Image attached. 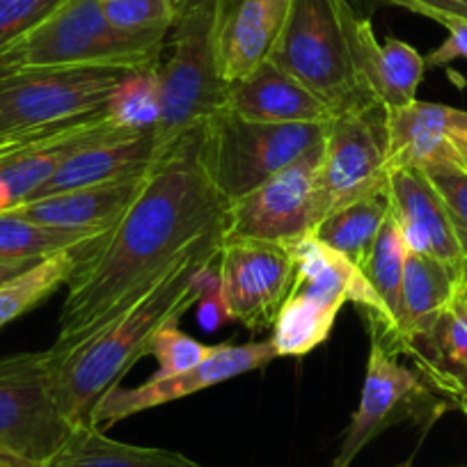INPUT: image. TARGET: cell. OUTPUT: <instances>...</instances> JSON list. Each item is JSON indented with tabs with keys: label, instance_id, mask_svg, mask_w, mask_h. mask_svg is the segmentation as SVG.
I'll list each match as a JSON object with an SVG mask.
<instances>
[{
	"label": "cell",
	"instance_id": "obj_28",
	"mask_svg": "<svg viewBox=\"0 0 467 467\" xmlns=\"http://www.w3.org/2000/svg\"><path fill=\"white\" fill-rule=\"evenodd\" d=\"M112 229V227H110ZM108 229V232H110ZM67 232L57 227L30 223L15 213H0V262L3 264H37L62 250L78 248L89 241L101 239L103 234Z\"/></svg>",
	"mask_w": 467,
	"mask_h": 467
},
{
	"label": "cell",
	"instance_id": "obj_12",
	"mask_svg": "<svg viewBox=\"0 0 467 467\" xmlns=\"http://www.w3.org/2000/svg\"><path fill=\"white\" fill-rule=\"evenodd\" d=\"M389 145V112L380 103L332 115L321 159L332 209L388 183Z\"/></svg>",
	"mask_w": 467,
	"mask_h": 467
},
{
	"label": "cell",
	"instance_id": "obj_34",
	"mask_svg": "<svg viewBox=\"0 0 467 467\" xmlns=\"http://www.w3.org/2000/svg\"><path fill=\"white\" fill-rule=\"evenodd\" d=\"M60 0H0V47L47 16Z\"/></svg>",
	"mask_w": 467,
	"mask_h": 467
},
{
	"label": "cell",
	"instance_id": "obj_35",
	"mask_svg": "<svg viewBox=\"0 0 467 467\" xmlns=\"http://www.w3.org/2000/svg\"><path fill=\"white\" fill-rule=\"evenodd\" d=\"M426 19L435 21L447 30V39L440 44L438 48L426 56V69H435V67H447L453 60H467V19H458L451 15H440V12H431Z\"/></svg>",
	"mask_w": 467,
	"mask_h": 467
},
{
	"label": "cell",
	"instance_id": "obj_22",
	"mask_svg": "<svg viewBox=\"0 0 467 467\" xmlns=\"http://www.w3.org/2000/svg\"><path fill=\"white\" fill-rule=\"evenodd\" d=\"M122 131H127V129L117 127L112 122L110 112L106 110L88 127L62 138V140L26 151V154L15 156L10 161H3L0 163V213L28 202L33 192H37L71 154Z\"/></svg>",
	"mask_w": 467,
	"mask_h": 467
},
{
	"label": "cell",
	"instance_id": "obj_17",
	"mask_svg": "<svg viewBox=\"0 0 467 467\" xmlns=\"http://www.w3.org/2000/svg\"><path fill=\"white\" fill-rule=\"evenodd\" d=\"M348 30L358 71L371 97L388 108V112L417 101V89L426 74V57L403 39L388 37L380 44L369 16L353 5L348 10Z\"/></svg>",
	"mask_w": 467,
	"mask_h": 467
},
{
	"label": "cell",
	"instance_id": "obj_9",
	"mask_svg": "<svg viewBox=\"0 0 467 467\" xmlns=\"http://www.w3.org/2000/svg\"><path fill=\"white\" fill-rule=\"evenodd\" d=\"M129 71H0V136L76 122L108 110L112 89Z\"/></svg>",
	"mask_w": 467,
	"mask_h": 467
},
{
	"label": "cell",
	"instance_id": "obj_30",
	"mask_svg": "<svg viewBox=\"0 0 467 467\" xmlns=\"http://www.w3.org/2000/svg\"><path fill=\"white\" fill-rule=\"evenodd\" d=\"M108 112L112 122L127 131H156L161 122L159 67L124 74L117 88L112 89Z\"/></svg>",
	"mask_w": 467,
	"mask_h": 467
},
{
	"label": "cell",
	"instance_id": "obj_38",
	"mask_svg": "<svg viewBox=\"0 0 467 467\" xmlns=\"http://www.w3.org/2000/svg\"><path fill=\"white\" fill-rule=\"evenodd\" d=\"M30 266H35V264H3L0 262V285L7 280H12V277L19 275V273L28 271Z\"/></svg>",
	"mask_w": 467,
	"mask_h": 467
},
{
	"label": "cell",
	"instance_id": "obj_18",
	"mask_svg": "<svg viewBox=\"0 0 467 467\" xmlns=\"http://www.w3.org/2000/svg\"><path fill=\"white\" fill-rule=\"evenodd\" d=\"M294 0H223L218 16V67L224 83L268 60L285 30Z\"/></svg>",
	"mask_w": 467,
	"mask_h": 467
},
{
	"label": "cell",
	"instance_id": "obj_37",
	"mask_svg": "<svg viewBox=\"0 0 467 467\" xmlns=\"http://www.w3.org/2000/svg\"><path fill=\"white\" fill-rule=\"evenodd\" d=\"M0 467H44V462L30 461V458L16 456V453L0 451Z\"/></svg>",
	"mask_w": 467,
	"mask_h": 467
},
{
	"label": "cell",
	"instance_id": "obj_27",
	"mask_svg": "<svg viewBox=\"0 0 467 467\" xmlns=\"http://www.w3.org/2000/svg\"><path fill=\"white\" fill-rule=\"evenodd\" d=\"M103 239H106V234H103L101 239L89 241V244L78 245V248H69L51 254V257L30 266L28 271L3 282L0 285V327H5L7 323L24 317L35 305L47 300L62 285H67L76 268H78V264L89 253H94Z\"/></svg>",
	"mask_w": 467,
	"mask_h": 467
},
{
	"label": "cell",
	"instance_id": "obj_25",
	"mask_svg": "<svg viewBox=\"0 0 467 467\" xmlns=\"http://www.w3.org/2000/svg\"><path fill=\"white\" fill-rule=\"evenodd\" d=\"M462 277L451 268L424 254L408 253L401 286V321L399 330L403 337V353L412 335L424 332L444 309L451 305Z\"/></svg>",
	"mask_w": 467,
	"mask_h": 467
},
{
	"label": "cell",
	"instance_id": "obj_43",
	"mask_svg": "<svg viewBox=\"0 0 467 467\" xmlns=\"http://www.w3.org/2000/svg\"><path fill=\"white\" fill-rule=\"evenodd\" d=\"M401 467H410V465H401Z\"/></svg>",
	"mask_w": 467,
	"mask_h": 467
},
{
	"label": "cell",
	"instance_id": "obj_10",
	"mask_svg": "<svg viewBox=\"0 0 467 467\" xmlns=\"http://www.w3.org/2000/svg\"><path fill=\"white\" fill-rule=\"evenodd\" d=\"M71 429L51 394L47 350L0 358V451L44 462Z\"/></svg>",
	"mask_w": 467,
	"mask_h": 467
},
{
	"label": "cell",
	"instance_id": "obj_19",
	"mask_svg": "<svg viewBox=\"0 0 467 467\" xmlns=\"http://www.w3.org/2000/svg\"><path fill=\"white\" fill-rule=\"evenodd\" d=\"M223 108L268 124H326L332 119L330 108L273 60H264L248 76L232 80Z\"/></svg>",
	"mask_w": 467,
	"mask_h": 467
},
{
	"label": "cell",
	"instance_id": "obj_7",
	"mask_svg": "<svg viewBox=\"0 0 467 467\" xmlns=\"http://www.w3.org/2000/svg\"><path fill=\"white\" fill-rule=\"evenodd\" d=\"M326 124H268L218 108L200 124V154L227 202L248 195L326 140Z\"/></svg>",
	"mask_w": 467,
	"mask_h": 467
},
{
	"label": "cell",
	"instance_id": "obj_11",
	"mask_svg": "<svg viewBox=\"0 0 467 467\" xmlns=\"http://www.w3.org/2000/svg\"><path fill=\"white\" fill-rule=\"evenodd\" d=\"M296 275L294 245L254 239H223L215 277L229 321L248 330H266L275 323Z\"/></svg>",
	"mask_w": 467,
	"mask_h": 467
},
{
	"label": "cell",
	"instance_id": "obj_5",
	"mask_svg": "<svg viewBox=\"0 0 467 467\" xmlns=\"http://www.w3.org/2000/svg\"><path fill=\"white\" fill-rule=\"evenodd\" d=\"M172 48L159 65L161 122L154 131L156 161L206 117L224 106L227 85L220 76L218 16L223 0H174ZM154 161V163H156Z\"/></svg>",
	"mask_w": 467,
	"mask_h": 467
},
{
	"label": "cell",
	"instance_id": "obj_2",
	"mask_svg": "<svg viewBox=\"0 0 467 467\" xmlns=\"http://www.w3.org/2000/svg\"><path fill=\"white\" fill-rule=\"evenodd\" d=\"M223 229H211L138 303L78 346L60 356H51L47 348L51 394L71 426L88 424L99 399L117 388L127 371L150 353L156 332L197 307L218 259Z\"/></svg>",
	"mask_w": 467,
	"mask_h": 467
},
{
	"label": "cell",
	"instance_id": "obj_20",
	"mask_svg": "<svg viewBox=\"0 0 467 467\" xmlns=\"http://www.w3.org/2000/svg\"><path fill=\"white\" fill-rule=\"evenodd\" d=\"M145 177L147 174L122 179V182L56 192V195L24 202V204L15 206L7 213L21 215V218L44 224V227L67 229V232H108V229L119 223V218L133 204L142 183H145Z\"/></svg>",
	"mask_w": 467,
	"mask_h": 467
},
{
	"label": "cell",
	"instance_id": "obj_13",
	"mask_svg": "<svg viewBox=\"0 0 467 467\" xmlns=\"http://www.w3.org/2000/svg\"><path fill=\"white\" fill-rule=\"evenodd\" d=\"M280 358L275 344L266 341H250V344H218L204 362L182 374L168 376V379H154L138 388H122L117 385L110 392L99 399L97 406L89 412L88 424L99 431H108L122 420L138 415V412L151 410V408L165 406V403L179 401L183 397L202 392L213 385L227 383L232 379L250 374L268 367Z\"/></svg>",
	"mask_w": 467,
	"mask_h": 467
},
{
	"label": "cell",
	"instance_id": "obj_36",
	"mask_svg": "<svg viewBox=\"0 0 467 467\" xmlns=\"http://www.w3.org/2000/svg\"><path fill=\"white\" fill-rule=\"evenodd\" d=\"M358 3L367 12H374L379 7H401V10H408L420 16L440 12V15L467 19V0H358Z\"/></svg>",
	"mask_w": 467,
	"mask_h": 467
},
{
	"label": "cell",
	"instance_id": "obj_1",
	"mask_svg": "<svg viewBox=\"0 0 467 467\" xmlns=\"http://www.w3.org/2000/svg\"><path fill=\"white\" fill-rule=\"evenodd\" d=\"M227 204L200 154V127L183 133L147 172L140 192L67 282L51 356L88 339L142 298L211 229Z\"/></svg>",
	"mask_w": 467,
	"mask_h": 467
},
{
	"label": "cell",
	"instance_id": "obj_40",
	"mask_svg": "<svg viewBox=\"0 0 467 467\" xmlns=\"http://www.w3.org/2000/svg\"><path fill=\"white\" fill-rule=\"evenodd\" d=\"M453 403H456V406L461 408V410L467 415V389H465V392L456 394V397H453Z\"/></svg>",
	"mask_w": 467,
	"mask_h": 467
},
{
	"label": "cell",
	"instance_id": "obj_29",
	"mask_svg": "<svg viewBox=\"0 0 467 467\" xmlns=\"http://www.w3.org/2000/svg\"><path fill=\"white\" fill-rule=\"evenodd\" d=\"M408 248L403 244V236L394 223L392 213L388 215L385 224L380 227L379 239L374 248L367 254L365 264L360 266L362 275L371 285L374 294L379 296L380 303L394 318V323L401 321V286H403V268H406ZM401 335V330H399ZM403 339V337H401Z\"/></svg>",
	"mask_w": 467,
	"mask_h": 467
},
{
	"label": "cell",
	"instance_id": "obj_33",
	"mask_svg": "<svg viewBox=\"0 0 467 467\" xmlns=\"http://www.w3.org/2000/svg\"><path fill=\"white\" fill-rule=\"evenodd\" d=\"M421 170L442 197L456 239L467 259V170L461 163H433Z\"/></svg>",
	"mask_w": 467,
	"mask_h": 467
},
{
	"label": "cell",
	"instance_id": "obj_42",
	"mask_svg": "<svg viewBox=\"0 0 467 467\" xmlns=\"http://www.w3.org/2000/svg\"><path fill=\"white\" fill-rule=\"evenodd\" d=\"M462 168H465V170H467V161H465V163H462Z\"/></svg>",
	"mask_w": 467,
	"mask_h": 467
},
{
	"label": "cell",
	"instance_id": "obj_16",
	"mask_svg": "<svg viewBox=\"0 0 467 467\" xmlns=\"http://www.w3.org/2000/svg\"><path fill=\"white\" fill-rule=\"evenodd\" d=\"M389 170L467 161V110L412 101L389 112Z\"/></svg>",
	"mask_w": 467,
	"mask_h": 467
},
{
	"label": "cell",
	"instance_id": "obj_31",
	"mask_svg": "<svg viewBox=\"0 0 467 467\" xmlns=\"http://www.w3.org/2000/svg\"><path fill=\"white\" fill-rule=\"evenodd\" d=\"M108 24L127 35H170L174 0H99Z\"/></svg>",
	"mask_w": 467,
	"mask_h": 467
},
{
	"label": "cell",
	"instance_id": "obj_15",
	"mask_svg": "<svg viewBox=\"0 0 467 467\" xmlns=\"http://www.w3.org/2000/svg\"><path fill=\"white\" fill-rule=\"evenodd\" d=\"M389 213L408 253L424 254L465 277V254L442 197L421 168H392L388 174Z\"/></svg>",
	"mask_w": 467,
	"mask_h": 467
},
{
	"label": "cell",
	"instance_id": "obj_24",
	"mask_svg": "<svg viewBox=\"0 0 467 467\" xmlns=\"http://www.w3.org/2000/svg\"><path fill=\"white\" fill-rule=\"evenodd\" d=\"M44 467H206L179 451L119 442L106 431L74 426Z\"/></svg>",
	"mask_w": 467,
	"mask_h": 467
},
{
	"label": "cell",
	"instance_id": "obj_4",
	"mask_svg": "<svg viewBox=\"0 0 467 467\" xmlns=\"http://www.w3.org/2000/svg\"><path fill=\"white\" fill-rule=\"evenodd\" d=\"M168 35H127L108 24L99 0H60L26 33L0 47V71L156 69Z\"/></svg>",
	"mask_w": 467,
	"mask_h": 467
},
{
	"label": "cell",
	"instance_id": "obj_6",
	"mask_svg": "<svg viewBox=\"0 0 467 467\" xmlns=\"http://www.w3.org/2000/svg\"><path fill=\"white\" fill-rule=\"evenodd\" d=\"M348 0H294L268 60L321 99L332 115L374 106L356 65Z\"/></svg>",
	"mask_w": 467,
	"mask_h": 467
},
{
	"label": "cell",
	"instance_id": "obj_23",
	"mask_svg": "<svg viewBox=\"0 0 467 467\" xmlns=\"http://www.w3.org/2000/svg\"><path fill=\"white\" fill-rule=\"evenodd\" d=\"M420 367L426 383L453 399L467 389V312L453 296L451 305L408 339L406 353Z\"/></svg>",
	"mask_w": 467,
	"mask_h": 467
},
{
	"label": "cell",
	"instance_id": "obj_32",
	"mask_svg": "<svg viewBox=\"0 0 467 467\" xmlns=\"http://www.w3.org/2000/svg\"><path fill=\"white\" fill-rule=\"evenodd\" d=\"M177 323H168L151 339L147 356L156 358V362H159V374L154 379H168V376L192 369L213 353L215 346H206L197 341L195 337L186 335V332L179 330Z\"/></svg>",
	"mask_w": 467,
	"mask_h": 467
},
{
	"label": "cell",
	"instance_id": "obj_26",
	"mask_svg": "<svg viewBox=\"0 0 467 467\" xmlns=\"http://www.w3.org/2000/svg\"><path fill=\"white\" fill-rule=\"evenodd\" d=\"M389 215L388 183L383 188L332 209L314 229V239L335 253L344 254L358 268L379 239L380 227Z\"/></svg>",
	"mask_w": 467,
	"mask_h": 467
},
{
	"label": "cell",
	"instance_id": "obj_41",
	"mask_svg": "<svg viewBox=\"0 0 467 467\" xmlns=\"http://www.w3.org/2000/svg\"><path fill=\"white\" fill-rule=\"evenodd\" d=\"M462 282H465V285H467V262H465V277H462Z\"/></svg>",
	"mask_w": 467,
	"mask_h": 467
},
{
	"label": "cell",
	"instance_id": "obj_39",
	"mask_svg": "<svg viewBox=\"0 0 467 467\" xmlns=\"http://www.w3.org/2000/svg\"><path fill=\"white\" fill-rule=\"evenodd\" d=\"M456 300L462 305V309H465V312H467V285H465V282H462V285L458 286Z\"/></svg>",
	"mask_w": 467,
	"mask_h": 467
},
{
	"label": "cell",
	"instance_id": "obj_14",
	"mask_svg": "<svg viewBox=\"0 0 467 467\" xmlns=\"http://www.w3.org/2000/svg\"><path fill=\"white\" fill-rule=\"evenodd\" d=\"M431 401L433 399L424 376L401 365L399 356L383 348L379 341H371L360 403L350 417L330 467H350L362 449L374 442L383 431L408 417H417Z\"/></svg>",
	"mask_w": 467,
	"mask_h": 467
},
{
	"label": "cell",
	"instance_id": "obj_21",
	"mask_svg": "<svg viewBox=\"0 0 467 467\" xmlns=\"http://www.w3.org/2000/svg\"><path fill=\"white\" fill-rule=\"evenodd\" d=\"M154 131H122L71 154L53 172V177L37 192H33L30 200L76 191V188L142 177L154 168Z\"/></svg>",
	"mask_w": 467,
	"mask_h": 467
},
{
	"label": "cell",
	"instance_id": "obj_8",
	"mask_svg": "<svg viewBox=\"0 0 467 467\" xmlns=\"http://www.w3.org/2000/svg\"><path fill=\"white\" fill-rule=\"evenodd\" d=\"M323 142L262 186L227 204L223 239L296 245L332 211L321 179Z\"/></svg>",
	"mask_w": 467,
	"mask_h": 467
},
{
	"label": "cell",
	"instance_id": "obj_3",
	"mask_svg": "<svg viewBox=\"0 0 467 467\" xmlns=\"http://www.w3.org/2000/svg\"><path fill=\"white\" fill-rule=\"evenodd\" d=\"M296 275L273 323L271 341L280 358H303L330 337L346 303L365 312L371 341L403 356L399 327L356 264L309 234L294 245Z\"/></svg>",
	"mask_w": 467,
	"mask_h": 467
}]
</instances>
